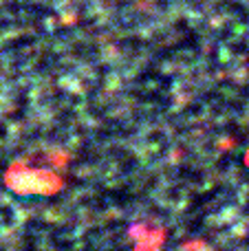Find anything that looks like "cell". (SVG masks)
Segmentation results:
<instances>
[]
</instances>
